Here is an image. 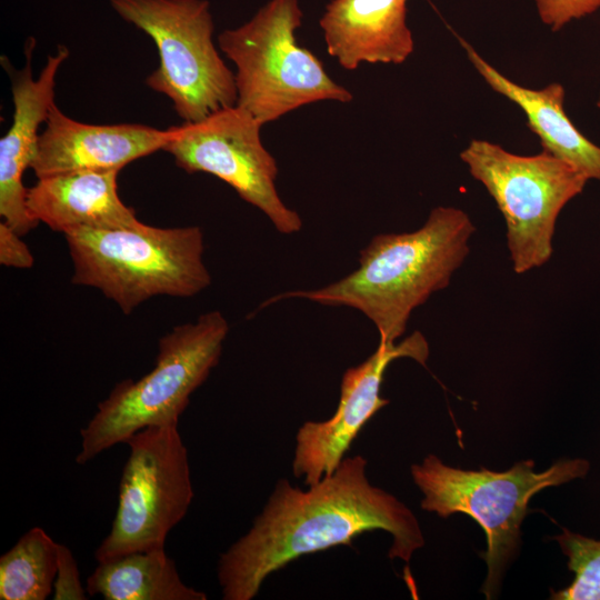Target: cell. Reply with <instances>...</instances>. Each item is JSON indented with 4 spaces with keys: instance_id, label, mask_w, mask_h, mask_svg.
I'll list each match as a JSON object with an SVG mask.
<instances>
[{
    "instance_id": "cell-1",
    "label": "cell",
    "mask_w": 600,
    "mask_h": 600,
    "mask_svg": "<svg viewBox=\"0 0 600 600\" xmlns=\"http://www.w3.org/2000/svg\"><path fill=\"white\" fill-rule=\"evenodd\" d=\"M367 460L344 457L338 468L308 490L278 480L250 530L218 561L224 600H250L271 573L296 559L337 546H351L368 531L392 536L389 558L409 562L424 546L412 511L389 492L370 483Z\"/></svg>"
},
{
    "instance_id": "cell-13",
    "label": "cell",
    "mask_w": 600,
    "mask_h": 600,
    "mask_svg": "<svg viewBox=\"0 0 600 600\" xmlns=\"http://www.w3.org/2000/svg\"><path fill=\"white\" fill-rule=\"evenodd\" d=\"M33 44L34 41L29 40L24 69L11 76L12 124L0 139V216L21 236L38 226L27 209V188L22 177L36 154L40 124L44 123L54 104L58 70L69 57V49L60 46L54 54L47 58L34 79L31 68Z\"/></svg>"
},
{
    "instance_id": "cell-3",
    "label": "cell",
    "mask_w": 600,
    "mask_h": 600,
    "mask_svg": "<svg viewBox=\"0 0 600 600\" xmlns=\"http://www.w3.org/2000/svg\"><path fill=\"white\" fill-rule=\"evenodd\" d=\"M71 282L100 290L124 313L152 297H193L211 284L198 226L80 228L64 233Z\"/></svg>"
},
{
    "instance_id": "cell-18",
    "label": "cell",
    "mask_w": 600,
    "mask_h": 600,
    "mask_svg": "<svg viewBox=\"0 0 600 600\" xmlns=\"http://www.w3.org/2000/svg\"><path fill=\"white\" fill-rule=\"evenodd\" d=\"M59 543L40 527L0 558L1 600H44L53 592Z\"/></svg>"
},
{
    "instance_id": "cell-20",
    "label": "cell",
    "mask_w": 600,
    "mask_h": 600,
    "mask_svg": "<svg viewBox=\"0 0 600 600\" xmlns=\"http://www.w3.org/2000/svg\"><path fill=\"white\" fill-rule=\"evenodd\" d=\"M536 3L540 19L552 31L600 8V0H536Z\"/></svg>"
},
{
    "instance_id": "cell-22",
    "label": "cell",
    "mask_w": 600,
    "mask_h": 600,
    "mask_svg": "<svg viewBox=\"0 0 600 600\" xmlns=\"http://www.w3.org/2000/svg\"><path fill=\"white\" fill-rule=\"evenodd\" d=\"M19 234L6 221L0 222V263L4 267L29 269L33 256Z\"/></svg>"
},
{
    "instance_id": "cell-8",
    "label": "cell",
    "mask_w": 600,
    "mask_h": 600,
    "mask_svg": "<svg viewBox=\"0 0 600 600\" xmlns=\"http://www.w3.org/2000/svg\"><path fill=\"white\" fill-rule=\"evenodd\" d=\"M460 159L503 216L513 271L522 274L546 264L561 210L589 179L546 151L519 156L479 139L470 141Z\"/></svg>"
},
{
    "instance_id": "cell-17",
    "label": "cell",
    "mask_w": 600,
    "mask_h": 600,
    "mask_svg": "<svg viewBox=\"0 0 600 600\" xmlns=\"http://www.w3.org/2000/svg\"><path fill=\"white\" fill-rule=\"evenodd\" d=\"M89 596L106 600H206L182 582L164 549L137 551L98 562L87 580Z\"/></svg>"
},
{
    "instance_id": "cell-10",
    "label": "cell",
    "mask_w": 600,
    "mask_h": 600,
    "mask_svg": "<svg viewBox=\"0 0 600 600\" xmlns=\"http://www.w3.org/2000/svg\"><path fill=\"white\" fill-rule=\"evenodd\" d=\"M262 126L236 104L200 121L176 126V136L163 150L187 173L206 172L228 183L242 200L264 213L280 233H297L302 220L278 193V166L261 142Z\"/></svg>"
},
{
    "instance_id": "cell-19",
    "label": "cell",
    "mask_w": 600,
    "mask_h": 600,
    "mask_svg": "<svg viewBox=\"0 0 600 600\" xmlns=\"http://www.w3.org/2000/svg\"><path fill=\"white\" fill-rule=\"evenodd\" d=\"M568 557V568L574 572L566 588L551 591L553 600H600V541L562 529L553 537Z\"/></svg>"
},
{
    "instance_id": "cell-9",
    "label": "cell",
    "mask_w": 600,
    "mask_h": 600,
    "mask_svg": "<svg viewBox=\"0 0 600 600\" xmlns=\"http://www.w3.org/2000/svg\"><path fill=\"white\" fill-rule=\"evenodd\" d=\"M109 534L94 552L98 562L164 549L170 530L186 516L193 489L188 451L178 424L150 426L130 436Z\"/></svg>"
},
{
    "instance_id": "cell-4",
    "label": "cell",
    "mask_w": 600,
    "mask_h": 600,
    "mask_svg": "<svg viewBox=\"0 0 600 600\" xmlns=\"http://www.w3.org/2000/svg\"><path fill=\"white\" fill-rule=\"evenodd\" d=\"M228 332L226 317L213 310L161 337L153 369L136 381L118 382L99 402L80 431L76 462L84 464L147 427L178 424L190 396L219 363Z\"/></svg>"
},
{
    "instance_id": "cell-5",
    "label": "cell",
    "mask_w": 600,
    "mask_h": 600,
    "mask_svg": "<svg viewBox=\"0 0 600 600\" xmlns=\"http://www.w3.org/2000/svg\"><path fill=\"white\" fill-rule=\"evenodd\" d=\"M589 462L584 459L557 461L544 471L534 470L533 460H522L506 471L462 470L444 464L437 456H427L411 466V476L423 493L421 508L441 518L463 513L483 529L487 563L482 592L494 598L509 562L516 557L521 539V524L528 503L539 491L584 477Z\"/></svg>"
},
{
    "instance_id": "cell-15",
    "label": "cell",
    "mask_w": 600,
    "mask_h": 600,
    "mask_svg": "<svg viewBox=\"0 0 600 600\" xmlns=\"http://www.w3.org/2000/svg\"><path fill=\"white\" fill-rule=\"evenodd\" d=\"M119 171H78L38 179L27 189V209L53 231L112 229L141 223L118 194Z\"/></svg>"
},
{
    "instance_id": "cell-7",
    "label": "cell",
    "mask_w": 600,
    "mask_h": 600,
    "mask_svg": "<svg viewBox=\"0 0 600 600\" xmlns=\"http://www.w3.org/2000/svg\"><path fill=\"white\" fill-rule=\"evenodd\" d=\"M108 1L124 21L156 43L159 66L146 83L167 96L184 122L200 121L237 104L234 73L213 43L207 0Z\"/></svg>"
},
{
    "instance_id": "cell-21",
    "label": "cell",
    "mask_w": 600,
    "mask_h": 600,
    "mask_svg": "<svg viewBox=\"0 0 600 600\" xmlns=\"http://www.w3.org/2000/svg\"><path fill=\"white\" fill-rule=\"evenodd\" d=\"M54 600H84V589L80 581L77 561L70 549L59 543L57 574L53 583Z\"/></svg>"
},
{
    "instance_id": "cell-16",
    "label": "cell",
    "mask_w": 600,
    "mask_h": 600,
    "mask_svg": "<svg viewBox=\"0 0 600 600\" xmlns=\"http://www.w3.org/2000/svg\"><path fill=\"white\" fill-rule=\"evenodd\" d=\"M460 42L486 82L521 108L528 127L540 139L542 151L570 163L588 179L600 181V147L583 136L567 116L564 89L560 83L540 90L521 87L496 70L469 43Z\"/></svg>"
},
{
    "instance_id": "cell-11",
    "label": "cell",
    "mask_w": 600,
    "mask_h": 600,
    "mask_svg": "<svg viewBox=\"0 0 600 600\" xmlns=\"http://www.w3.org/2000/svg\"><path fill=\"white\" fill-rule=\"evenodd\" d=\"M429 344L414 331L400 342L379 341L363 362L346 370L340 386L338 408L324 421H306L296 436L292 472L309 487L330 476L341 463L364 424L389 400L381 397V384L389 364L411 358L426 366Z\"/></svg>"
},
{
    "instance_id": "cell-6",
    "label": "cell",
    "mask_w": 600,
    "mask_h": 600,
    "mask_svg": "<svg viewBox=\"0 0 600 600\" xmlns=\"http://www.w3.org/2000/svg\"><path fill=\"white\" fill-rule=\"evenodd\" d=\"M301 21L299 0H270L248 22L218 37L219 48L237 69V106L262 124L313 102L353 99L318 57L298 44Z\"/></svg>"
},
{
    "instance_id": "cell-14",
    "label": "cell",
    "mask_w": 600,
    "mask_h": 600,
    "mask_svg": "<svg viewBox=\"0 0 600 600\" xmlns=\"http://www.w3.org/2000/svg\"><path fill=\"white\" fill-rule=\"evenodd\" d=\"M407 0H332L319 24L328 53L347 70L362 62L399 64L414 43Z\"/></svg>"
},
{
    "instance_id": "cell-23",
    "label": "cell",
    "mask_w": 600,
    "mask_h": 600,
    "mask_svg": "<svg viewBox=\"0 0 600 600\" xmlns=\"http://www.w3.org/2000/svg\"><path fill=\"white\" fill-rule=\"evenodd\" d=\"M597 107H598L599 110H600V96H599V99H598V102H597Z\"/></svg>"
},
{
    "instance_id": "cell-12",
    "label": "cell",
    "mask_w": 600,
    "mask_h": 600,
    "mask_svg": "<svg viewBox=\"0 0 600 600\" xmlns=\"http://www.w3.org/2000/svg\"><path fill=\"white\" fill-rule=\"evenodd\" d=\"M176 132V126L158 129L139 123H83L66 116L54 103L30 168L38 179L78 171H120L139 158L163 150Z\"/></svg>"
},
{
    "instance_id": "cell-2",
    "label": "cell",
    "mask_w": 600,
    "mask_h": 600,
    "mask_svg": "<svg viewBox=\"0 0 600 600\" xmlns=\"http://www.w3.org/2000/svg\"><path fill=\"white\" fill-rule=\"evenodd\" d=\"M474 231L463 210L437 207L414 231L374 236L360 251L359 267L344 278L316 290L279 293L261 307L291 298L349 307L374 324L379 341L397 342L412 311L449 286Z\"/></svg>"
}]
</instances>
